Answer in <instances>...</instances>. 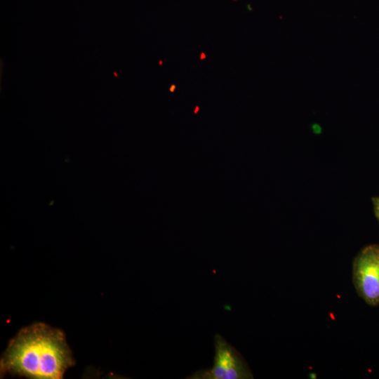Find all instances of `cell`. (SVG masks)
I'll list each match as a JSON object with an SVG mask.
<instances>
[{
    "instance_id": "6da1fadb",
    "label": "cell",
    "mask_w": 379,
    "mask_h": 379,
    "mask_svg": "<svg viewBox=\"0 0 379 379\" xmlns=\"http://www.w3.org/2000/svg\"><path fill=\"white\" fill-rule=\"evenodd\" d=\"M74 363L63 332L39 322L24 327L11 340L0 371L29 378L60 379Z\"/></svg>"
},
{
    "instance_id": "7a4b0ae2",
    "label": "cell",
    "mask_w": 379,
    "mask_h": 379,
    "mask_svg": "<svg viewBox=\"0 0 379 379\" xmlns=\"http://www.w3.org/2000/svg\"><path fill=\"white\" fill-rule=\"evenodd\" d=\"M215 356L211 368L194 372L189 379H248L253 375L241 354L222 335L214 336Z\"/></svg>"
},
{
    "instance_id": "3957f363",
    "label": "cell",
    "mask_w": 379,
    "mask_h": 379,
    "mask_svg": "<svg viewBox=\"0 0 379 379\" xmlns=\"http://www.w3.org/2000/svg\"><path fill=\"white\" fill-rule=\"evenodd\" d=\"M352 278L358 295L371 306L379 305V245L366 246L357 255Z\"/></svg>"
},
{
    "instance_id": "277c9868",
    "label": "cell",
    "mask_w": 379,
    "mask_h": 379,
    "mask_svg": "<svg viewBox=\"0 0 379 379\" xmlns=\"http://www.w3.org/2000/svg\"><path fill=\"white\" fill-rule=\"evenodd\" d=\"M372 203L375 215L379 222V197H373L372 199Z\"/></svg>"
},
{
    "instance_id": "5b68a950",
    "label": "cell",
    "mask_w": 379,
    "mask_h": 379,
    "mask_svg": "<svg viewBox=\"0 0 379 379\" xmlns=\"http://www.w3.org/2000/svg\"><path fill=\"white\" fill-rule=\"evenodd\" d=\"M175 88H176L175 85V84H173V85H171V86H170V91L172 92V93L174 92V91L175 90Z\"/></svg>"
},
{
    "instance_id": "8992f818",
    "label": "cell",
    "mask_w": 379,
    "mask_h": 379,
    "mask_svg": "<svg viewBox=\"0 0 379 379\" xmlns=\"http://www.w3.org/2000/svg\"><path fill=\"white\" fill-rule=\"evenodd\" d=\"M206 58V55H205V53H201V56H200V59H201V60H204V59H205Z\"/></svg>"
},
{
    "instance_id": "52a82bcc",
    "label": "cell",
    "mask_w": 379,
    "mask_h": 379,
    "mask_svg": "<svg viewBox=\"0 0 379 379\" xmlns=\"http://www.w3.org/2000/svg\"><path fill=\"white\" fill-rule=\"evenodd\" d=\"M161 64H162V61L161 60L159 61V65H161Z\"/></svg>"
}]
</instances>
